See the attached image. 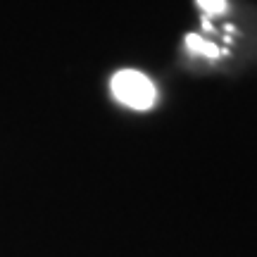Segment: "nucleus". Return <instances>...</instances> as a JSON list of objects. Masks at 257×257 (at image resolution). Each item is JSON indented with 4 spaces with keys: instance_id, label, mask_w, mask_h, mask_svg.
<instances>
[{
    "instance_id": "1",
    "label": "nucleus",
    "mask_w": 257,
    "mask_h": 257,
    "mask_svg": "<svg viewBox=\"0 0 257 257\" xmlns=\"http://www.w3.org/2000/svg\"><path fill=\"white\" fill-rule=\"evenodd\" d=\"M112 95L126 105L131 110L146 112L150 110L157 100V88L155 83L150 81V76H146L143 72H136V69H121L112 76L110 81Z\"/></svg>"
},
{
    "instance_id": "2",
    "label": "nucleus",
    "mask_w": 257,
    "mask_h": 257,
    "mask_svg": "<svg viewBox=\"0 0 257 257\" xmlns=\"http://www.w3.org/2000/svg\"><path fill=\"white\" fill-rule=\"evenodd\" d=\"M186 46H188V50L191 53H195V55H205V57H219L221 50L214 43H210V41H205V38L195 36V34H191V36H186Z\"/></svg>"
},
{
    "instance_id": "3",
    "label": "nucleus",
    "mask_w": 257,
    "mask_h": 257,
    "mask_svg": "<svg viewBox=\"0 0 257 257\" xmlns=\"http://www.w3.org/2000/svg\"><path fill=\"white\" fill-rule=\"evenodd\" d=\"M198 5L200 10L207 15V17H214V15H221V12H226V0H198Z\"/></svg>"
}]
</instances>
